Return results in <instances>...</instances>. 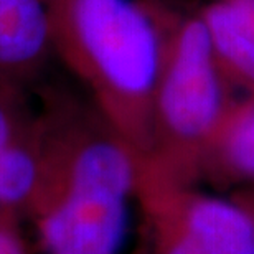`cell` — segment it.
Returning <instances> with one entry per match:
<instances>
[{
	"instance_id": "1",
	"label": "cell",
	"mask_w": 254,
	"mask_h": 254,
	"mask_svg": "<svg viewBox=\"0 0 254 254\" xmlns=\"http://www.w3.org/2000/svg\"><path fill=\"white\" fill-rule=\"evenodd\" d=\"M55 55L139 159L152 144V104L164 55L155 0H48Z\"/></svg>"
},
{
	"instance_id": "2",
	"label": "cell",
	"mask_w": 254,
	"mask_h": 254,
	"mask_svg": "<svg viewBox=\"0 0 254 254\" xmlns=\"http://www.w3.org/2000/svg\"><path fill=\"white\" fill-rule=\"evenodd\" d=\"M137 172V154L98 116H76L58 127L27 208L45 253L118 254Z\"/></svg>"
},
{
	"instance_id": "3",
	"label": "cell",
	"mask_w": 254,
	"mask_h": 254,
	"mask_svg": "<svg viewBox=\"0 0 254 254\" xmlns=\"http://www.w3.org/2000/svg\"><path fill=\"white\" fill-rule=\"evenodd\" d=\"M164 55L152 104L150 167L179 184L196 185L201 162L241 98L213 52L198 8L155 0Z\"/></svg>"
},
{
	"instance_id": "4",
	"label": "cell",
	"mask_w": 254,
	"mask_h": 254,
	"mask_svg": "<svg viewBox=\"0 0 254 254\" xmlns=\"http://www.w3.org/2000/svg\"><path fill=\"white\" fill-rule=\"evenodd\" d=\"M134 196L154 254H254V221L231 198L179 184L142 159Z\"/></svg>"
},
{
	"instance_id": "5",
	"label": "cell",
	"mask_w": 254,
	"mask_h": 254,
	"mask_svg": "<svg viewBox=\"0 0 254 254\" xmlns=\"http://www.w3.org/2000/svg\"><path fill=\"white\" fill-rule=\"evenodd\" d=\"M53 55L48 0H0V81L27 86Z\"/></svg>"
},
{
	"instance_id": "6",
	"label": "cell",
	"mask_w": 254,
	"mask_h": 254,
	"mask_svg": "<svg viewBox=\"0 0 254 254\" xmlns=\"http://www.w3.org/2000/svg\"><path fill=\"white\" fill-rule=\"evenodd\" d=\"M198 12L230 83L254 96V0H213Z\"/></svg>"
},
{
	"instance_id": "7",
	"label": "cell",
	"mask_w": 254,
	"mask_h": 254,
	"mask_svg": "<svg viewBox=\"0 0 254 254\" xmlns=\"http://www.w3.org/2000/svg\"><path fill=\"white\" fill-rule=\"evenodd\" d=\"M200 180L235 190L254 184V96H241L228 113L201 162Z\"/></svg>"
},
{
	"instance_id": "8",
	"label": "cell",
	"mask_w": 254,
	"mask_h": 254,
	"mask_svg": "<svg viewBox=\"0 0 254 254\" xmlns=\"http://www.w3.org/2000/svg\"><path fill=\"white\" fill-rule=\"evenodd\" d=\"M22 91L23 86L0 81V155L32 119Z\"/></svg>"
},
{
	"instance_id": "9",
	"label": "cell",
	"mask_w": 254,
	"mask_h": 254,
	"mask_svg": "<svg viewBox=\"0 0 254 254\" xmlns=\"http://www.w3.org/2000/svg\"><path fill=\"white\" fill-rule=\"evenodd\" d=\"M0 254H27L22 236L15 230L10 213L0 211Z\"/></svg>"
},
{
	"instance_id": "10",
	"label": "cell",
	"mask_w": 254,
	"mask_h": 254,
	"mask_svg": "<svg viewBox=\"0 0 254 254\" xmlns=\"http://www.w3.org/2000/svg\"><path fill=\"white\" fill-rule=\"evenodd\" d=\"M231 200H235L254 221V184L235 190L231 195Z\"/></svg>"
}]
</instances>
